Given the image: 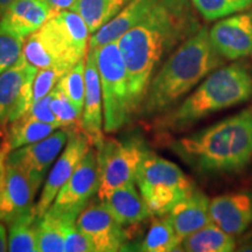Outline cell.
<instances>
[{"mask_svg":"<svg viewBox=\"0 0 252 252\" xmlns=\"http://www.w3.org/2000/svg\"><path fill=\"white\" fill-rule=\"evenodd\" d=\"M249 14H250V17H251V19H252V7H251V9H250V12H249Z\"/></svg>","mask_w":252,"mask_h":252,"instance_id":"cell-39","label":"cell"},{"mask_svg":"<svg viewBox=\"0 0 252 252\" xmlns=\"http://www.w3.org/2000/svg\"><path fill=\"white\" fill-rule=\"evenodd\" d=\"M135 182L152 216L157 217L166 216L195 189L190 178L176 163L151 151L140 163Z\"/></svg>","mask_w":252,"mask_h":252,"instance_id":"cell-7","label":"cell"},{"mask_svg":"<svg viewBox=\"0 0 252 252\" xmlns=\"http://www.w3.org/2000/svg\"><path fill=\"white\" fill-rule=\"evenodd\" d=\"M8 251V237L6 234V228L0 220V252Z\"/></svg>","mask_w":252,"mask_h":252,"instance_id":"cell-36","label":"cell"},{"mask_svg":"<svg viewBox=\"0 0 252 252\" xmlns=\"http://www.w3.org/2000/svg\"><path fill=\"white\" fill-rule=\"evenodd\" d=\"M89 149L90 141L81 127H68V141L65 147L56 159L49 174L47 175L39 200L33 208L34 213L39 219H42L43 215L48 212L56 195L70 179Z\"/></svg>","mask_w":252,"mask_h":252,"instance_id":"cell-11","label":"cell"},{"mask_svg":"<svg viewBox=\"0 0 252 252\" xmlns=\"http://www.w3.org/2000/svg\"><path fill=\"white\" fill-rule=\"evenodd\" d=\"M40 219L34 209L9 222L8 251L37 252V229Z\"/></svg>","mask_w":252,"mask_h":252,"instance_id":"cell-25","label":"cell"},{"mask_svg":"<svg viewBox=\"0 0 252 252\" xmlns=\"http://www.w3.org/2000/svg\"><path fill=\"white\" fill-rule=\"evenodd\" d=\"M169 147L202 175H232L252 163V108L179 138Z\"/></svg>","mask_w":252,"mask_h":252,"instance_id":"cell-3","label":"cell"},{"mask_svg":"<svg viewBox=\"0 0 252 252\" xmlns=\"http://www.w3.org/2000/svg\"><path fill=\"white\" fill-rule=\"evenodd\" d=\"M104 115L100 78L94 50H88L86 58V97L81 117V130L90 144L99 147L104 141Z\"/></svg>","mask_w":252,"mask_h":252,"instance_id":"cell-17","label":"cell"},{"mask_svg":"<svg viewBox=\"0 0 252 252\" xmlns=\"http://www.w3.org/2000/svg\"><path fill=\"white\" fill-rule=\"evenodd\" d=\"M209 35L215 49L225 60L252 59V19L249 13L220 19L210 28Z\"/></svg>","mask_w":252,"mask_h":252,"instance_id":"cell-15","label":"cell"},{"mask_svg":"<svg viewBox=\"0 0 252 252\" xmlns=\"http://www.w3.org/2000/svg\"><path fill=\"white\" fill-rule=\"evenodd\" d=\"M157 1L158 0H131L115 18L93 34L90 37L89 48H96L113 41H118L126 32L143 20Z\"/></svg>","mask_w":252,"mask_h":252,"instance_id":"cell-21","label":"cell"},{"mask_svg":"<svg viewBox=\"0 0 252 252\" xmlns=\"http://www.w3.org/2000/svg\"><path fill=\"white\" fill-rule=\"evenodd\" d=\"M130 1L131 0H77L70 9L83 18L90 33L94 34L115 18Z\"/></svg>","mask_w":252,"mask_h":252,"instance_id":"cell-24","label":"cell"},{"mask_svg":"<svg viewBox=\"0 0 252 252\" xmlns=\"http://www.w3.org/2000/svg\"><path fill=\"white\" fill-rule=\"evenodd\" d=\"M50 99H52V93L47 96L42 97V98L37 99L32 104L30 111H28L26 115L28 117L37 119L40 122H45V123H49V124H55L61 126L60 122L56 118L55 113L53 112L52 108H50Z\"/></svg>","mask_w":252,"mask_h":252,"instance_id":"cell-34","label":"cell"},{"mask_svg":"<svg viewBox=\"0 0 252 252\" xmlns=\"http://www.w3.org/2000/svg\"><path fill=\"white\" fill-rule=\"evenodd\" d=\"M181 241L212 222L210 200L201 190L194 189L167 214Z\"/></svg>","mask_w":252,"mask_h":252,"instance_id":"cell-19","label":"cell"},{"mask_svg":"<svg viewBox=\"0 0 252 252\" xmlns=\"http://www.w3.org/2000/svg\"><path fill=\"white\" fill-rule=\"evenodd\" d=\"M60 127L61 126L40 122L25 115L15 122L11 123L2 145L8 153L19 147L25 146V145L34 144L45 139Z\"/></svg>","mask_w":252,"mask_h":252,"instance_id":"cell-22","label":"cell"},{"mask_svg":"<svg viewBox=\"0 0 252 252\" xmlns=\"http://www.w3.org/2000/svg\"><path fill=\"white\" fill-rule=\"evenodd\" d=\"M236 237L210 222L182 241V250L188 252H231L236 250Z\"/></svg>","mask_w":252,"mask_h":252,"instance_id":"cell-23","label":"cell"},{"mask_svg":"<svg viewBox=\"0 0 252 252\" xmlns=\"http://www.w3.org/2000/svg\"><path fill=\"white\" fill-rule=\"evenodd\" d=\"M90 31L83 18L71 9L55 12L24 43L23 54L37 69L61 68L69 71L86 59Z\"/></svg>","mask_w":252,"mask_h":252,"instance_id":"cell-5","label":"cell"},{"mask_svg":"<svg viewBox=\"0 0 252 252\" xmlns=\"http://www.w3.org/2000/svg\"><path fill=\"white\" fill-rule=\"evenodd\" d=\"M5 152L0 158V220L9 223L34 208L36 188L26 173L6 160Z\"/></svg>","mask_w":252,"mask_h":252,"instance_id":"cell-13","label":"cell"},{"mask_svg":"<svg viewBox=\"0 0 252 252\" xmlns=\"http://www.w3.org/2000/svg\"><path fill=\"white\" fill-rule=\"evenodd\" d=\"M14 0H0V18H1V15L5 13L6 9L8 8V6Z\"/></svg>","mask_w":252,"mask_h":252,"instance_id":"cell-37","label":"cell"},{"mask_svg":"<svg viewBox=\"0 0 252 252\" xmlns=\"http://www.w3.org/2000/svg\"><path fill=\"white\" fill-rule=\"evenodd\" d=\"M98 159L94 150L89 149L70 179L56 195L48 213L54 215L78 216L89 204L90 198L98 191Z\"/></svg>","mask_w":252,"mask_h":252,"instance_id":"cell-10","label":"cell"},{"mask_svg":"<svg viewBox=\"0 0 252 252\" xmlns=\"http://www.w3.org/2000/svg\"><path fill=\"white\" fill-rule=\"evenodd\" d=\"M77 217H68L64 224V252H96L93 242L76 225Z\"/></svg>","mask_w":252,"mask_h":252,"instance_id":"cell-32","label":"cell"},{"mask_svg":"<svg viewBox=\"0 0 252 252\" xmlns=\"http://www.w3.org/2000/svg\"><path fill=\"white\" fill-rule=\"evenodd\" d=\"M200 28L190 0H158L143 20L118 40L135 116L162 62Z\"/></svg>","mask_w":252,"mask_h":252,"instance_id":"cell-1","label":"cell"},{"mask_svg":"<svg viewBox=\"0 0 252 252\" xmlns=\"http://www.w3.org/2000/svg\"><path fill=\"white\" fill-rule=\"evenodd\" d=\"M195 9L208 21L220 20L252 7V0H190Z\"/></svg>","mask_w":252,"mask_h":252,"instance_id":"cell-28","label":"cell"},{"mask_svg":"<svg viewBox=\"0 0 252 252\" xmlns=\"http://www.w3.org/2000/svg\"><path fill=\"white\" fill-rule=\"evenodd\" d=\"M225 61L214 47L209 30L201 26L158 69L137 116L154 119L168 112L208 75L224 65Z\"/></svg>","mask_w":252,"mask_h":252,"instance_id":"cell-2","label":"cell"},{"mask_svg":"<svg viewBox=\"0 0 252 252\" xmlns=\"http://www.w3.org/2000/svg\"><path fill=\"white\" fill-rule=\"evenodd\" d=\"M50 108L62 127H81L82 112L72 104L67 96L59 88L52 91Z\"/></svg>","mask_w":252,"mask_h":252,"instance_id":"cell-30","label":"cell"},{"mask_svg":"<svg viewBox=\"0 0 252 252\" xmlns=\"http://www.w3.org/2000/svg\"><path fill=\"white\" fill-rule=\"evenodd\" d=\"M212 222L238 237L252 226V188L220 195L210 200Z\"/></svg>","mask_w":252,"mask_h":252,"instance_id":"cell-16","label":"cell"},{"mask_svg":"<svg viewBox=\"0 0 252 252\" xmlns=\"http://www.w3.org/2000/svg\"><path fill=\"white\" fill-rule=\"evenodd\" d=\"M43 1H46L54 12H60L70 9L77 0H43Z\"/></svg>","mask_w":252,"mask_h":252,"instance_id":"cell-35","label":"cell"},{"mask_svg":"<svg viewBox=\"0 0 252 252\" xmlns=\"http://www.w3.org/2000/svg\"><path fill=\"white\" fill-rule=\"evenodd\" d=\"M68 141V127L54 131L37 143L25 145L6 154L8 162L26 173L32 184L39 191L47 173L53 167Z\"/></svg>","mask_w":252,"mask_h":252,"instance_id":"cell-12","label":"cell"},{"mask_svg":"<svg viewBox=\"0 0 252 252\" xmlns=\"http://www.w3.org/2000/svg\"><path fill=\"white\" fill-rule=\"evenodd\" d=\"M90 49L94 50L99 72L104 132L115 133L135 117L124 59L118 41Z\"/></svg>","mask_w":252,"mask_h":252,"instance_id":"cell-6","label":"cell"},{"mask_svg":"<svg viewBox=\"0 0 252 252\" xmlns=\"http://www.w3.org/2000/svg\"><path fill=\"white\" fill-rule=\"evenodd\" d=\"M56 88H59L81 112L83 111L86 97V59L77 62L64 74L56 84Z\"/></svg>","mask_w":252,"mask_h":252,"instance_id":"cell-29","label":"cell"},{"mask_svg":"<svg viewBox=\"0 0 252 252\" xmlns=\"http://www.w3.org/2000/svg\"><path fill=\"white\" fill-rule=\"evenodd\" d=\"M76 225L93 242L96 252L123 250L128 239L124 226L119 224L103 201L88 204L78 215Z\"/></svg>","mask_w":252,"mask_h":252,"instance_id":"cell-14","label":"cell"},{"mask_svg":"<svg viewBox=\"0 0 252 252\" xmlns=\"http://www.w3.org/2000/svg\"><path fill=\"white\" fill-rule=\"evenodd\" d=\"M103 202L124 228L139 224L152 216L135 181L115 189Z\"/></svg>","mask_w":252,"mask_h":252,"instance_id":"cell-20","label":"cell"},{"mask_svg":"<svg viewBox=\"0 0 252 252\" xmlns=\"http://www.w3.org/2000/svg\"><path fill=\"white\" fill-rule=\"evenodd\" d=\"M5 152H7V151L5 150L4 145H2V144H0V158H1V156H2V154H4Z\"/></svg>","mask_w":252,"mask_h":252,"instance_id":"cell-38","label":"cell"},{"mask_svg":"<svg viewBox=\"0 0 252 252\" xmlns=\"http://www.w3.org/2000/svg\"><path fill=\"white\" fill-rule=\"evenodd\" d=\"M182 241L176 235L168 216H158L151 223L149 231L138 248L144 252H171L181 250Z\"/></svg>","mask_w":252,"mask_h":252,"instance_id":"cell-26","label":"cell"},{"mask_svg":"<svg viewBox=\"0 0 252 252\" xmlns=\"http://www.w3.org/2000/svg\"><path fill=\"white\" fill-rule=\"evenodd\" d=\"M252 98V70L244 62L217 68L201 82L180 105L154 118L160 132H181L202 119Z\"/></svg>","mask_w":252,"mask_h":252,"instance_id":"cell-4","label":"cell"},{"mask_svg":"<svg viewBox=\"0 0 252 252\" xmlns=\"http://www.w3.org/2000/svg\"><path fill=\"white\" fill-rule=\"evenodd\" d=\"M54 13L43 0H14L0 18V26L27 37L42 27Z\"/></svg>","mask_w":252,"mask_h":252,"instance_id":"cell-18","label":"cell"},{"mask_svg":"<svg viewBox=\"0 0 252 252\" xmlns=\"http://www.w3.org/2000/svg\"><path fill=\"white\" fill-rule=\"evenodd\" d=\"M25 37L0 26V75L15 64L24 49Z\"/></svg>","mask_w":252,"mask_h":252,"instance_id":"cell-31","label":"cell"},{"mask_svg":"<svg viewBox=\"0 0 252 252\" xmlns=\"http://www.w3.org/2000/svg\"><path fill=\"white\" fill-rule=\"evenodd\" d=\"M74 215H54L47 212L39 222L37 250L40 252H64V224L68 217Z\"/></svg>","mask_w":252,"mask_h":252,"instance_id":"cell-27","label":"cell"},{"mask_svg":"<svg viewBox=\"0 0 252 252\" xmlns=\"http://www.w3.org/2000/svg\"><path fill=\"white\" fill-rule=\"evenodd\" d=\"M97 149L99 201L105 200L115 189L134 182L141 161L150 153L146 143L139 135L119 140L104 139Z\"/></svg>","mask_w":252,"mask_h":252,"instance_id":"cell-8","label":"cell"},{"mask_svg":"<svg viewBox=\"0 0 252 252\" xmlns=\"http://www.w3.org/2000/svg\"><path fill=\"white\" fill-rule=\"evenodd\" d=\"M67 70L61 68L39 69L34 78L33 84V103L42 98L54 90L59 81L67 74Z\"/></svg>","mask_w":252,"mask_h":252,"instance_id":"cell-33","label":"cell"},{"mask_svg":"<svg viewBox=\"0 0 252 252\" xmlns=\"http://www.w3.org/2000/svg\"><path fill=\"white\" fill-rule=\"evenodd\" d=\"M37 70L21 54L15 64L0 75V128L30 111Z\"/></svg>","mask_w":252,"mask_h":252,"instance_id":"cell-9","label":"cell"}]
</instances>
